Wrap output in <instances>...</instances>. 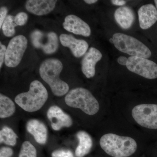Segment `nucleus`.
<instances>
[{"instance_id": "nucleus-1", "label": "nucleus", "mask_w": 157, "mask_h": 157, "mask_svg": "<svg viewBox=\"0 0 157 157\" xmlns=\"http://www.w3.org/2000/svg\"><path fill=\"white\" fill-rule=\"evenodd\" d=\"M63 69L62 62L56 59H48L42 62L39 68V74L50 86L54 95L61 97L68 93L67 83L59 78Z\"/></svg>"}, {"instance_id": "nucleus-2", "label": "nucleus", "mask_w": 157, "mask_h": 157, "mask_svg": "<svg viewBox=\"0 0 157 157\" xmlns=\"http://www.w3.org/2000/svg\"><path fill=\"white\" fill-rule=\"evenodd\" d=\"M100 144L102 149L113 157L130 156L137 149V143L133 138L111 133L103 135Z\"/></svg>"}, {"instance_id": "nucleus-3", "label": "nucleus", "mask_w": 157, "mask_h": 157, "mask_svg": "<svg viewBox=\"0 0 157 157\" xmlns=\"http://www.w3.org/2000/svg\"><path fill=\"white\" fill-rule=\"evenodd\" d=\"M48 98V92L42 82L34 80L30 85L28 91L17 95L14 101L24 110L33 112L41 109Z\"/></svg>"}, {"instance_id": "nucleus-4", "label": "nucleus", "mask_w": 157, "mask_h": 157, "mask_svg": "<svg viewBox=\"0 0 157 157\" xmlns=\"http://www.w3.org/2000/svg\"><path fill=\"white\" fill-rule=\"evenodd\" d=\"M68 106L78 108L89 115L96 114L100 109L97 99L88 90L78 87L70 90L65 98Z\"/></svg>"}, {"instance_id": "nucleus-5", "label": "nucleus", "mask_w": 157, "mask_h": 157, "mask_svg": "<svg viewBox=\"0 0 157 157\" xmlns=\"http://www.w3.org/2000/svg\"><path fill=\"white\" fill-rule=\"evenodd\" d=\"M117 49L132 56L148 58L151 52L148 47L134 37L120 33H117L112 37Z\"/></svg>"}, {"instance_id": "nucleus-6", "label": "nucleus", "mask_w": 157, "mask_h": 157, "mask_svg": "<svg viewBox=\"0 0 157 157\" xmlns=\"http://www.w3.org/2000/svg\"><path fill=\"white\" fill-rule=\"evenodd\" d=\"M132 115L135 121L141 126L148 129H157V104L137 105L132 109Z\"/></svg>"}, {"instance_id": "nucleus-7", "label": "nucleus", "mask_w": 157, "mask_h": 157, "mask_svg": "<svg viewBox=\"0 0 157 157\" xmlns=\"http://www.w3.org/2000/svg\"><path fill=\"white\" fill-rule=\"evenodd\" d=\"M28 40L22 35H18L10 40L6 49L5 64L9 67H17L21 61L27 47Z\"/></svg>"}, {"instance_id": "nucleus-8", "label": "nucleus", "mask_w": 157, "mask_h": 157, "mask_svg": "<svg viewBox=\"0 0 157 157\" xmlns=\"http://www.w3.org/2000/svg\"><path fill=\"white\" fill-rule=\"evenodd\" d=\"M30 37L34 47L42 49L46 54L55 53L58 48V38L55 33L36 30L31 33Z\"/></svg>"}, {"instance_id": "nucleus-9", "label": "nucleus", "mask_w": 157, "mask_h": 157, "mask_svg": "<svg viewBox=\"0 0 157 157\" xmlns=\"http://www.w3.org/2000/svg\"><path fill=\"white\" fill-rule=\"evenodd\" d=\"M127 68L133 73L148 79L157 78V64L144 58L131 56L128 58Z\"/></svg>"}, {"instance_id": "nucleus-10", "label": "nucleus", "mask_w": 157, "mask_h": 157, "mask_svg": "<svg viewBox=\"0 0 157 157\" xmlns=\"http://www.w3.org/2000/svg\"><path fill=\"white\" fill-rule=\"evenodd\" d=\"M47 116L51 127L55 131H59L64 127L69 128L73 124V120L70 116L65 113L59 107L52 106L49 107Z\"/></svg>"}, {"instance_id": "nucleus-11", "label": "nucleus", "mask_w": 157, "mask_h": 157, "mask_svg": "<svg viewBox=\"0 0 157 157\" xmlns=\"http://www.w3.org/2000/svg\"><path fill=\"white\" fill-rule=\"evenodd\" d=\"M63 26L66 30L76 35L85 37L90 36L91 35L89 25L78 16L73 14H70L65 17Z\"/></svg>"}, {"instance_id": "nucleus-12", "label": "nucleus", "mask_w": 157, "mask_h": 157, "mask_svg": "<svg viewBox=\"0 0 157 157\" xmlns=\"http://www.w3.org/2000/svg\"><path fill=\"white\" fill-rule=\"evenodd\" d=\"M59 40L62 45L70 48L73 55L76 58L83 56L88 48L89 45L86 41L76 39L71 35L62 34L60 36Z\"/></svg>"}, {"instance_id": "nucleus-13", "label": "nucleus", "mask_w": 157, "mask_h": 157, "mask_svg": "<svg viewBox=\"0 0 157 157\" xmlns=\"http://www.w3.org/2000/svg\"><path fill=\"white\" fill-rule=\"evenodd\" d=\"M102 58L101 52L94 47H91L85 55L82 61V71L87 78L94 76L96 64L101 60Z\"/></svg>"}, {"instance_id": "nucleus-14", "label": "nucleus", "mask_w": 157, "mask_h": 157, "mask_svg": "<svg viewBox=\"0 0 157 157\" xmlns=\"http://www.w3.org/2000/svg\"><path fill=\"white\" fill-rule=\"evenodd\" d=\"M57 2L54 0H28L26 2L25 8L32 14L42 16L53 11Z\"/></svg>"}, {"instance_id": "nucleus-15", "label": "nucleus", "mask_w": 157, "mask_h": 157, "mask_svg": "<svg viewBox=\"0 0 157 157\" xmlns=\"http://www.w3.org/2000/svg\"><path fill=\"white\" fill-rule=\"evenodd\" d=\"M139 25L143 29H147L156 22L157 10L152 4L141 6L138 11Z\"/></svg>"}, {"instance_id": "nucleus-16", "label": "nucleus", "mask_w": 157, "mask_h": 157, "mask_svg": "<svg viewBox=\"0 0 157 157\" xmlns=\"http://www.w3.org/2000/svg\"><path fill=\"white\" fill-rule=\"evenodd\" d=\"M26 129L39 144H44L47 141V129L45 124L37 119H31L27 122Z\"/></svg>"}, {"instance_id": "nucleus-17", "label": "nucleus", "mask_w": 157, "mask_h": 157, "mask_svg": "<svg viewBox=\"0 0 157 157\" xmlns=\"http://www.w3.org/2000/svg\"><path fill=\"white\" fill-rule=\"evenodd\" d=\"M114 17L121 27L124 29H128L132 26L134 22L135 14L131 8L123 6L116 10Z\"/></svg>"}, {"instance_id": "nucleus-18", "label": "nucleus", "mask_w": 157, "mask_h": 157, "mask_svg": "<svg viewBox=\"0 0 157 157\" xmlns=\"http://www.w3.org/2000/svg\"><path fill=\"white\" fill-rule=\"evenodd\" d=\"M76 137L78 140V144L75 151V155L77 157H84L90 152L92 147V139L84 131L77 132Z\"/></svg>"}, {"instance_id": "nucleus-19", "label": "nucleus", "mask_w": 157, "mask_h": 157, "mask_svg": "<svg viewBox=\"0 0 157 157\" xmlns=\"http://www.w3.org/2000/svg\"><path fill=\"white\" fill-rule=\"evenodd\" d=\"M15 111V106L10 98L0 94V117L1 118L10 117Z\"/></svg>"}, {"instance_id": "nucleus-20", "label": "nucleus", "mask_w": 157, "mask_h": 157, "mask_svg": "<svg viewBox=\"0 0 157 157\" xmlns=\"http://www.w3.org/2000/svg\"><path fill=\"white\" fill-rule=\"evenodd\" d=\"M17 135L9 127L5 126L0 131V142L8 145L14 146L16 144Z\"/></svg>"}, {"instance_id": "nucleus-21", "label": "nucleus", "mask_w": 157, "mask_h": 157, "mask_svg": "<svg viewBox=\"0 0 157 157\" xmlns=\"http://www.w3.org/2000/svg\"><path fill=\"white\" fill-rule=\"evenodd\" d=\"M17 26L14 22V16L7 15L2 26L3 33L6 37L13 36L15 33V27Z\"/></svg>"}, {"instance_id": "nucleus-22", "label": "nucleus", "mask_w": 157, "mask_h": 157, "mask_svg": "<svg viewBox=\"0 0 157 157\" xmlns=\"http://www.w3.org/2000/svg\"><path fill=\"white\" fill-rule=\"evenodd\" d=\"M18 157H37L36 150L30 141H25L22 144Z\"/></svg>"}, {"instance_id": "nucleus-23", "label": "nucleus", "mask_w": 157, "mask_h": 157, "mask_svg": "<svg viewBox=\"0 0 157 157\" xmlns=\"http://www.w3.org/2000/svg\"><path fill=\"white\" fill-rule=\"evenodd\" d=\"M52 157H75L73 152L69 149H58L52 153Z\"/></svg>"}, {"instance_id": "nucleus-24", "label": "nucleus", "mask_w": 157, "mask_h": 157, "mask_svg": "<svg viewBox=\"0 0 157 157\" xmlns=\"http://www.w3.org/2000/svg\"><path fill=\"white\" fill-rule=\"evenodd\" d=\"M28 16L25 12H21L14 17V22L17 26H23L26 23Z\"/></svg>"}, {"instance_id": "nucleus-25", "label": "nucleus", "mask_w": 157, "mask_h": 157, "mask_svg": "<svg viewBox=\"0 0 157 157\" xmlns=\"http://www.w3.org/2000/svg\"><path fill=\"white\" fill-rule=\"evenodd\" d=\"M13 154L12 149L9 147H3L0 150V157H11Z\"/></svg>"}, {"instance_id": "nucleus-26", "label": "nucleus", "mask_w": 157, "mask_h": 157, "mask_svg": "<svg viewBox=\"0 0 157 157\" xmlns=\"http://www.w3.org/2000/svg\"><path fill=\"white\" fill-rule=\"evenodd\" d=\"M7 47L5 45L0 43V68H2L5 60Z\"/></svg>"}, {"instance_id": "nucleus-27", "label": "nucleus", "mask_w": 157, "mask_h": 157, "mask_svg": "<svg viewBox=\"0 0 157 157\" xmlns=\"http://www.w3.org/2000/svg\"><path fill=\"white\" fill-rule=\"evenodd\" d=\"M8 9L5 6L1 7L0 9V28H2L4 21L5 20L8 13Z\"/></svg>"}, {"instance_id": "nucleus-28", "label": "nucleus", "mask_w": 157, "mask_h": 157, "mask_svg": "<svg viewBox=\"0 0 157 157\" xmlns=\"http://www.w3.org/2000/svg\"><path fill=\"white\" fill-rule=\"evenodd\" d=\"M128 59L126 57L123 56H120L117 59V62L123 66H126L128 63Z\"/></svg>"}, {"instance_id": "nucleus-29", "label": "nucleus", "mask_w": 157, "mask_h": 157, "mask_svg": "<svg viewBox=\"0 0 157 157\" xmlns=\"http://www.w3.org/2000/svg\"><path fill=\"white\" fill-rule=\"evenodd\" d=\"M111 2L113 4L117 6H123L126 4V1L123 0H112Z\"/></svg>"}, {"instance_id": "nucleus-30", "label": "nucleus", "mask_w": 157, "mask_h": 157, "mask_svg": "<svg viewBox=\"0 0 157 157\" xmlns=\"http://www.w3.org/2000/svg\"><path fill=\"white\" fill-rule=\"evenodd\" d=\"M84 2L88 4H93L98 2L97 0H85Z\"/></svg>"}, {"instance_id": "nucleus-31", "label": "nucleus", "mask_w": 157, "mask_h": 157, "mask_svg": "<svg viewBox=\"0 0 157 157\" xmlns=\"http://www.w3.org/2000/svg\"><path fill=\"white\" fill-rule=\"evenodd\" d=\"M109 42H110V43L113 44V38H111V39H109Z\"/></svg>"}, {"instance_id": "nucleus-32", "label": "nucleus", "mask_w": 157, "mask_h": 157, "mask_svg": "<svg viewBox=\"0 0 157 157\" xmlns=\"http://www.w3.org/2000/svg\"><path fill=\"white\" fill-rule=\"evenodd\" d=\"M156 7L157 9V0H155L154 1Z\"/></svg>"}]
</instances>
